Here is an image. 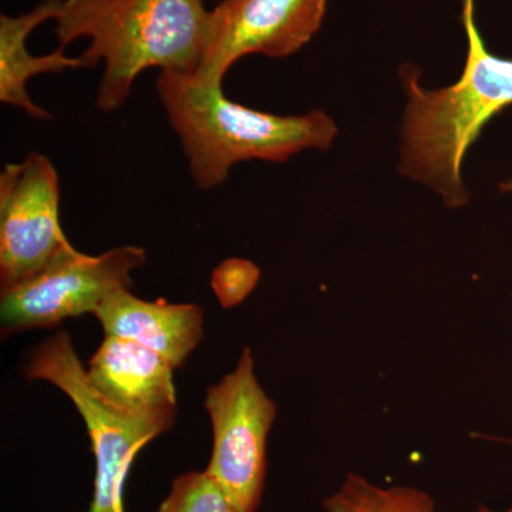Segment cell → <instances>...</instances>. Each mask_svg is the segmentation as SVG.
Returning a JSON list of instances; mask_svg holds the SVG:
<instances>
[{
    "label": "cell",
    "mask_w": 512,
    "mask_h": 512,
    "mask_svg": "<svg viewBox=\"0 0 512 512\" xmlns=\"http://www.w3.org/2000/svg\"><path fill=\"white\" fill-rule=\"evenodd\" d=\"M211 10L204 0H62L56 16L59 46L87 37V69L103 63L96 106L119 110L148 69L192 74L207 45Z\"/></svg>",
    "instance_id": "6da1fadb"
},
{
    "label": "cell",
    "mask_w": 512,
    "mask_h": 512,
    "mask_svg": "<svg viewBox=\"0 0 512 512\" xmlns=\"http://www.w3.org/2000/svg\"><path fill=\"white\" fill-rule=\"evenodd\" d=\"M55 165L42 154L8 164L0 174V289L42 271L70 247L59 221Z\"/></svg>",
    "instance_id": "52a82bcc"
},
{
    "label": "cell",
    "mask_w": 512,
    "mask_h": 512,
    "mask_svg": "<svg viewBox=\"0 0 512 512\" xmlns=\"http://www.w3.org/2000/svg\"><path fill=\"white\" fill-rule=\"evenodd\" d=\"M478 512H512V507L510 508V510H507V511H493L487 507H480V508H478Z\"/></svg>",
    "instance_id": "2e32d148"
},
{
    "label": "cell",
    "mask_w": 512,
    "mask_h": 512,
    "mask_svg": "<svg viewBox=\"0 0 512 512\" xmlns=\"http://www.w3.org/2000/svg\"><path fill=\"white\" fill-rule=\"evenodd\" d=\"M60 5L62 0H43L25 15L0 16V101L40 120L52 119V114L33 103L29 80L37 74L86 67L82 57L67 56L64 47L45 56L30 55L26 47L30 33L47 20H55Z\"/></svg>",
    "instance_id": "8fae6325"
},
{
    "label": "cell",
    "mask_w": 512,
    "mask_h": 512,
    "mask_svg": "<svg viewBox=\"0 0 512 512\" xmlns=\"http://www.w3.org/2000/svg\"><path fill=\"white\" fill-rule=\"evenodd\" d=\"M25 373L30 380H46L59 387L83 417L96 458L90 512H126L128 471L150 441L174 426L177 407L131 410L104 399L90 383L72 339L64 332L33 352Z\"/></svg>",
    "instance_id": "277c9868"
},
{
    "label": "cell",
    "mask_w": 512,
    "mask_h": 512,
    "mask_svg": "<svg viewBox=\"0 0 512 512\" xmlns=\"http://www.w3.org/2000/svg\"><path fill=\"white\" fill-rule=\"evenodd\" d=\"M94 316L106 335L140 343L164 357L174 369L184 365L202 340L204 315L200 306L164 299L143 301L130 289L111 293Z\"/></svg>",
    "instance_id": "9c48e42d"
},
{
    "label": "cell",
    "mask_w": 512,
    "mask_h": 512,
    "mask_svg": "<svg viewBox=\"0 0 512 512\" xmlns=\"http://www.w3.org/2000/svg\"><path fill=\"white\" fill-rule=\"evenodd\" d=\"M468 52L463 76L453 86L426 90L404 69L407 103L402 170L439 192L448 207L466 205L461 170L467 151L488 121L512 106V60L485 46L476 20V0H463Z\"/></svg>",
    "instance_id": "7a4b0ae2"
},
{
    "label": "cell",
    "mask_w": 512,
    "mask_h": 512,
    "mask_svg": "<svg viewBox=\"0 0 512 512\" xmlns=\"http://www.w3.org/2000/svg\"><path fill=\"white\" fill-rule=\"evenodd\" d=\"M156 89L202 190L224 184L242 161L282 163L308 148L326 150L338 136L323 111L276 116L252 110L227 99L222 84L202 83L194 74L160 72Z\"/></svg>",
    "instance_id": "3957f363"
},
{
    "label": "cell",
    "mask_w": 512,
    "mask_h": 512,
    "mask_svg": "<svg viewBox=\"0 0 512 512\" xmlns=\"http://www.w3.org/2000/svg\"><path fill=\"white\" fill-rule=\"evenodd\" d=\"M144 264L146 251L133 245L97 256L70 245L32 278L2 291V333L53 328L66 319L94 315L111 293L131 288V272Z\"/></svg>",
    "instance_id": "8992f818"
},
{
    "label": "cell",
    "mask_w": 512,
    "mask_h": 512,
    "mask_svg": "<svg viewBox=\"0 0 512 512\" xmlns=\"http://www.w3.org/2000/svg\"><path fill=\"white\" fill-rule=\"evenodd\" d=\"M500 190L512 192V178L511 180L505 181V183L501 184Z\"/></svg>",
    "instance_id": "9a60e30c"
},
{
    "label": "cell",
    "mask_w": 512,
    "mask_h": 512,
    "mask_svg": "<svg viewBox=\"0 0 512 512\" xmlns=\"http://www.w3.org/2000/svg\"><path fill=\"white\" fill-rule=\"evenodd\" d=\"M258 279L259 269L254 264L245 259H228L215 269L211 285L221 305L229 308L244 301Z\"/></svg>",
    "instance_id": "5bb4252c"
},
{
    "label": "cell",
    "mask_w": 512,
    "mask_h": 512,
    "mask_svg": "<svg viewBox=\"0 0 512 512\" xmlns=\"http://www.w3.org/2000/svg\"><path fill=\"white\" fill-rule=\"evenodd\" d=\"M174 367L133 340L106 335L89 363L90 383L109 402L131 410L177 407Z\"/></svg>",
    "instance_id": "30bf717a"
},
{
    "label": "cell",
    "mask_w": 512,
    "mask_h": 512,
    "mask_svg": "<svg viewBox=\"0 0 512 512\" xmlns=\"http://www.w3.org/2000/svg\"><path fill=\"white\" fill-rule=\"evenodd\" d=\"M325 512H437L429 494L413 487H379L349 473L335 494L323 501Z\"/></svg>",
    "instance_id": "7c38bea8"
},
{
    "label": "cell",
    "mask_w": 512,
    "mask_h": 512,
    "mask_svg": "<svg viewBox=\"0 0 512 512\" xmlns=\"http://www.w3.org/2000/svg\"><path fill=\"white\" fill-rule=\"evenodd\" d=\"M157 512H238L220 484L207 471L177 478Z\"/></svg>",
    "instance_id": "4fadbf2b"
},
{
    "label": "cell",
    "mask_w": 512,
    "mask_h": 512,
    "mask_svg": "<svg viewBox=\"0 0 512 512\" xmlns=\"http://www.w3.org/2000/svg\"><path fill=\"white\" fill-rule=\"evenodd\" d=\"M212 424L210 474L238 512H256L264 495L266 447L276 404L262 389L251 350L242 352L234 372L207 390Z\"/></svg>",
    "instance_id": "5b68a950"
},
{
    "label": "cell",
    "mask_w": 512,
    "mask_h": 512,
    "mask_svg": "<svg viewBox=\"0 0 512 512\" xmlns=\"http://www.w3.org/2000/svg\"><path fill=\"white\" fill-rule=\"evenodd\" d=\"M328 0H222L211 10L207 45L192 73L202 83L222 84L242 57H286L318 33Z\"/></svg>",
    "instance_id": "ba28073f"
}]
</instances>
